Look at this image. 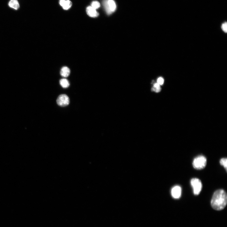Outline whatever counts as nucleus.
Masks as SVG:
<instances>
[{
    "mask_svg": "<svg viewBox=\"0 0 227 227\" xmlns=\"http://www.w3.org/2000/svg\"><path fill=\"white\" fill-rule=\"evenodd\" d=\"M227 202L226 192L222 189L216 191L213 195L211 202L212 208L215 210L220 211L226 207Z\"/></svg>",
    "mask_w": 227,
    "mask_h": 227,
    "instance_id": "f257e3e1",
    "label": "nucleus"
},
{
    "mask_svg": "<svg viewBox=\"0 0 227 227\" xmlns=\"http://www.w3.org/2000/svg\"><path fill=\"white\" fill-rule=\"evenodd\" d=\"M207 164V159L203 156H200L195 158L193 161V165L194 168L198 170L203 169Z\"/></svg>",
    "mask_w": 227,
    "mask_h": 227,
    "instance_id": "f03ea898",
    "label": "nucleus"
},
{
    "mask_svg": "<svg viewBox=\"0 0 227 227\" xmlns=\"http://www.w3.org/2000/svg\"><path fill=\"white\" fill-rule=\"evenodd\" d=\"M105 10L108 15H110L115 11L117 8L114 0H104L103 2Z\"/></svg>",
    "mask_w": 227,
    "mask_h": 227,
    "instance_id": "7ed1b4c3",
    "label": "nucleus"
},
{
    "mask_svg": "<svg viewBox=\"0 0 227 227\" xmlns=\"http://www.w3.org/2000/svg\"><path fill=\"white\" fill-rule=\"evenodd\" d=\"M191 183L193 188L194 194L196 195L200 194L202 188V184L201 180L195 178L191 180Z\"/></svg>",
    "mask_w": 227,
    "mask_h": 227,
    "instance_id": "20e7f679",
    "label": "nucleus"
},
{
    "mask_svg": "<svg viewBox=\"0 0 227 227\" xmlns=\"http://www.w3.org/2000/svg\"><path fill=\"white\" fill-rule=\"evenodd\" d=\"M57 102L59 106L62 107L67 106L69 103V99L67 95L62 94L58 98Z\"/></svg>",
    "mask_w": 227,
    "mask_h": 227,
    "instance_id": "39448f33",
    "label": "nucleus"
},
{
    "mask_svg": "<svg viewBox=\"0 0 227 227\" xmlns=\"http://www.w3.org/2000/svg\"><path fill=\"white\" fill-rule=\"evenodd\" d=\"M171 194L173 198L175 199H179L181 194V188L178 186L174 187L172 189Z\"/></svg>",
    "mask_w": 227,
    "mask_h": 227,
    "instance_id": "423d86ee",
    "label": "nucleus"
},
{
    "mask_svg": "<svg viewBox=\"0 0 227 227\" xmlns=\"http://www.w3.org/2000/svg\"><path fill=\"white\" fill-rule=\"evenodd\" d=\"M86 12L88 15L92 17H96L99 15V13L96 10L94 9L91 6H89L86 9Z\"/></svg>",
    "mask_w": 227,
    "mask_h": 227,
    "instance_id": "0eeeda50",
    "label": "nucleus"
},
{
    "mask_svg": "<svg viewBox=\"0 0 227 227\" xmlns=\"http://www.w3.org/2000/svg\"><path fill=\"white\" fill-rule=\"evenodd\" d=\"M59 4L65 10H68L70 8L72 3L69 0H60Z\"/></svg>",
    "mask_w": 227,
    "mask_h": 227,
    "instance_id": "6e6552de",
    "label": "nucleus"
},
{
    "mask_svg": "<svg viewBox=\"0 0 227 227\" xmlns=\"http://www.w3.org/2000/svg\"><path fill=\"white\" fill-rule=\"evenodd\" d=\"M70 70L67 67H64L61 69L60 74L64 77H67L70 74Z\"/></svg>",
    "mask_w": 227,
    "mask_h": 227,
    "instance_id": "1a4fd4ad",
    "label": "nucleus"
},
{
    "mask_svg": "<svg viewBox=\"0 0 227 227\" xmlns=\"http://www.w3.org/2000/svg\"><path fill=\"white\" fill-rule=\"evenodd\" d=\"M8 5L10 8L16 10H18L19 8V5L17 0H10Z\"/></svg>",
    "mask_w": 227,
    "mask_h": 227,
    "instance_id": "9d476101",
    "label": "nucleus"
},
{
    "mask_svg": "<svg viewBox=\"0 0 227 227\" xmlns=\"http://www.w3.org/2000/svg\"><path fill=\"white\" fill-rule=\"evenodd\" d=\"M60 83L63 88H67L69 86V83L68 80L66 79H62L60 80Z\"/></svg>",
    "mask_w": 227,
    "mask_h": 227,
    "instance_id": "9b49d317",
    "label": "nucleus"
},
{
    "mask_svg": "<svg viewBox=\"0 0 227 227\" xmlns=\"http://www.w3.org/2000/svg\"><path fill=\"white\" fill-rule=\"evenodd\" d=\"M153 91H154L156 93H158L161 90L160 85L158 83H156L153 86V88H152Z\"/></svg>",
    "mask_w": 227,
    "mask_h": 227,
    "instance_id": "f8f14e48",
    "label": "nucleus"
},
{
    "mask_svg": "<svg viewBox=\"0 0 227 227\" xmlns=\"http://www.w3.org/2000/svg\"><path fill=\"white\" fill-rule=\"evenodd\" d=\"M227 158H222L220 160V163L221 165L224 166V168L226 170V171H227Z\"/></svg>",
    "mask_w": 227,
    "mask_h": 227,
    "instance_id": "ddd939ff",
    "label": "nucleus"
},
{
    "mask_svg": "<svg viewBox=\"0 0 227 227\" xmlns=\"http://www.w3.org/2000/svg\"><path fill=\"white\" fill-rule=\"evenodd\" d=\"M91 6L94 9L97 10L99 8L100 6L99 3L97 1H93L91 3Z\"/></svg>",
    "mask_w": 227,
    "mask_h": 227,
    "instance_id": "4468645a",
    "label": "nucleus"
},
{
    "mask_svg": "<svg viewBox=\"0 0 227 227\" xmlns=\"http://www.w3.org/2000/svg\"><path fill=\"white\" fill-rule=\"evenodd\" d=\"M222 29L223 31L226 33L227 32V23L225 22L222 24Z\"/></svg>",
    "mask_w": 227,
    "mask_h": 227,
    "instance_id": "2eb2a0df",
    "label": "nucleus"
},
{
    "mask_svg": "<svg viewBox=\"0 0 227 227\" xmlns=\"http://www.w3.org/2000/svg\"><path fill=\"white\" fill-rule=\"evenodd\" d=\"M158 83L160 85H162L163 84L164 82V80L163 79L162 77H160L158 79Z\"/></svg>",
    "mask_w": 227,
    "mask_h": 227,
    "instance_id": "dca6fc26",
    "label": "nucleus"
}]
</instances>
